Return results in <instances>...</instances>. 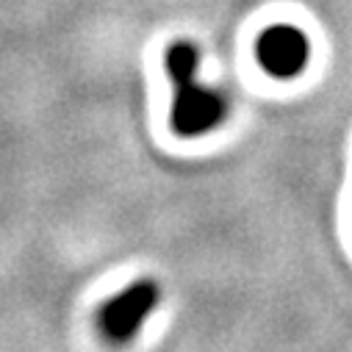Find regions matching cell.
<instances>
[{"label": "cell", "mask_w": 352, "mask_h": 352, "mask_svg": "<svg viewBox=\"0 0 352 352\" xmlns=\"http://www.w3.org/2000/svg\"><path fill=\"white\" fill-rule=\"evenodd\" d=\"M197 69H200V53L192 42L178 39L166 50V72L172 80L169 122L178 136H203L211 128H217L228 114L222 95L208 89L197 78Z\"/></svg>", "instance_id": "6da1fadb"}, {"label": "cell", "mask_w": 352, "mask_h": 352, "mask_svg": "<svg viewBox=\"0 0 352 352\" xmlns=\"http://www.w3.org/2000/svg\"><path fill=\"white\" fill-rule=\"evenodd\" d=\"M161 289L155 280H136L122 294L109 300L100 311V330L111 341H128L139 333L144 319L158 308Z\"/></svg>", "instance_id": "7a4b0ae2"}, {"label": "cell", "mask_w": 352, "mask_h": 352, "mask_svg": "<svg viewBox=\"0 0 352 352\" xmlns=\"http://www.w3.org/2000/svg\"><path fill=\"white\" fill-rule=\"evenodd\" d=\"M258 64L272 78H294L305 69L311 45L308 36L294 25H272L258 36L255 45Z\"/></svg>", "instance_id": "3957f363"}]
</instances>
